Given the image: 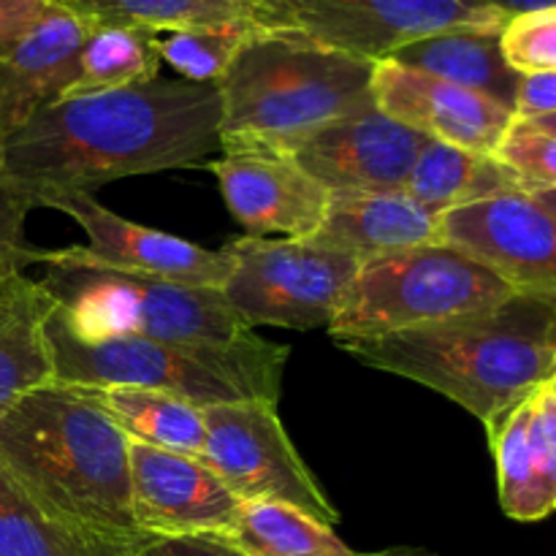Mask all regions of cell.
<instances>
[{"instance_id": "obj_4", "label": "cell", "mask_w": 556, "mask_h": 556, "mask_svg": "<svg viewBox=\"0 0 556 556\" xmlns=\"http://www.w3.org/2000/svg\"><path fill=\"white\" fill-rule=\"evenodd\" d=\"M375 63L291 27H258L220 79V150L277 152L375 106Z\"/></svg>"}, {"instance_id": "obj_14", "label": "cell", "mask_w": 556, "mask_h": 556, "mask_svg": "<svg viewBox=\"0 0 556 556\" xmlns=\"http://www.w3.org/2000/svg\"><path fill=\"white\" fill-rule=\"evenodd\" d=\"M372 98L380 112L427 139L481 155L497 152L516 119L514 109L483 92L451 85L394 60L375 63Z\"/></svg>"}, {"instance_id": "obj_27", "label": "cell", "mask_w": 556, "mask_h": 556, "mask_svg": "<svg viewBox=\"0 0 556 556\" xmlns=\"http://www.w3.org/2000/svg\"><path fill=\"white\" fill-rule=\"evenodd\" d=\"M157 33L139 27L92 25L76 60V76L63 98L119 90L157 79Z\"/></svg>"}, {"instance_id": "obj_9", "label": "cell", "mask_w": 556, "mask_h": 556, "mask_svg": "<svg viewBox=\"0 0 556 556\" xmlns=\"http://www.w3.org/2000/svg\"><path fill=\"white\" fill-rule=\"evenodd\" d=\"M201 413L206 427L201 459L242 503L291 505L337 527L340 514L288 438L277 405L233 402L201 407Z\"/></svg>"}, {"instance_id": "obj_31", "label": "cell", "mask_w": 556, "mask_h": 556, "mask_svg": "<svg viewBox=\"0 0 556 556\" xmlns=\"http://www.w3.org/2000/svg\"><path fill=\"white\" fill-rule=\"evenodd\" d=\"M36 210L25 193L0 182V282L14 275H25L30 264H38L41 250L27 242L25 223Z\"/></svg>"}, {"instance_id": "obj_1", "label": "cell", "mask_w": 556, "mask_h": 556, "mask_svg": "<svg viewBox=\"0 0 556 556\" xmlns=\"http://www.w3.org/2000/svg\"><path fill=\"white\" fill-rule=\"evenodd\" d=\"M217 85L150 79L60 98L0 141V182L36 206L112 179L188 168L220 150Z\"/></svg>"}, {"instance_id": "obj_25", "label": "cell", "mask_w": 556, "mask_h": 556, "mask_svg": "<svg viewBox=\"0 0 556 556\" xmlns=\"http://www.w3.org/2000/svg\"><path fill=\"white\" fill-rule=\"evenodd\" d=\"M223 541L248 556H432L413 548L358 554L334 527L280 503H242L237 527Z\"/></svg>"}, {"instance_id": "obj_15", "label": "cell", "mask_w": 556, "mask_h": 556, "mask_svg": "<svg viewBox=\"0 0 556 556\" xmlns=\"http://www.w3.org/2000/svg\"><path fill=\"white\" fill-rule=\"evenodd\" d=\"M228 210L250 237L309 239L324 223L331 193L296 161L277 152H231L212 163Z\"/></svg>"}, {"instance_id": "obj_38", "label": "cell", "mask_w": 556, "mask_h": 556, "mask_svg": "<svg viewBox=\"0 0 556 556\" xmlns=\"http://www.w3.org/2000/svg\"><path fill=\"white\" fill-rule=\"evenodd\" d=\"M271 3H275L277 14H280V22H282V27H286V20H282V3H280V0H271Z\"/></svg>"}, {"instance_id": "obj_2", "label": "cell", "mask_w": 556, "mask_h": 556, "mask_svg": "<svg viewBox=\"0 0 556 556\" xmlns=\"http://www.w3.org/2000/svg\"><path fill=\"white\" fill-rule=\"evenodd\" d=\"M364 367L416 380L494 427L556 375V299L516 293L497 307L380 337L334 340Z\"/></svg>"}, {"instance_id": "obj_34", "label": "cell", "mask_w": 556, "mask_h": 556, "mask_svg": "<svg viewBox=\"0 0 556 556\" xmlns=\"http://www.w3.org/2000/svg\"><path fill=\"white\" fill-rule=\"evenodd\" d=\"M514 112L516 119H538L556 114V71L521 76Z\"/></svg>"}, {"instance_id": "obj_12", "label": "cell", "mask_w": 556, "mask_h": 556, "mask_svg": "<svg viewBox=\"0 0 556 556\" xmlns=\"http://www.w3.org/2000/svg\"><path fill=\"white\" fill-rule=\"evenodd\" d=\"M130 514L141 535L228 538L242 500L201 456L128 440Z\"/></svg>"}, {"instance_id": "obj_39", "label": "cell", "mask_w": 556, "mask_h": 556, "mask_svg": "<svg viewBox=\"0 0 556 556\" xmlns=\"http://www.w3.org/2000/svg\"><path fill=\"white\" fill-rule=\"evenodd\" d=\"M548 389H552L554 394H556V375H554V378H552V383H548Z\"/></svg>"}, {"instance_id": "obj_18", "label": "cell", "mask_w": 556, "mask_h": 556, "mask_svg": "<svg viewBox=\"0 0 556 556\" xmlns=\"http://www.w3.org/2000/svg\"><path fill=\"white\" fill-rule=\"evenodd\" d=\"M92 25L60 5L30 36L0 58V141L38 109L60 101L76 76Z\"/></svg>"}, {"instance_id": "obj_13", "label": "cell", "mask_w": 556, "mask_h": 556, "mask_svg": "<svg viewBox=\"0 0 556 556\" xmlns=\"http://www.w3.org/2000/svg\"><path fill=\"white\" fill-rule=\"evenodd\" d=\"M427 141L424 134L369 106L304 136L286 155L329 193H386L405 190Z\"/></svg>"}, {"instance_id": "obj_36", "label": "cell", "mask_w": 556, "mask_h": 556, "mask_svg": "<svg viewBox=\"0 0 556 556\" xmlns=\"http://www.w3.org/2000/svg\"><path fill=\"white\" fill-rule=\"evenodd\" d=\"M532 199H535L538 204L546 206V210L552 212V215H556V188H552V190H535V193H532Z\"/></svg>"}, {"instance_id": "obj_6", "label": "cell", "mask_w": 556, "mask_h": 556, "mask_svg": "<svg viewBox=\"0 0 556 556\" xmlns=\"http://www.w3.org/2000/svg\"><path fill=\"white\" fill-rule=\"evenodd\" d=\"M41 286L81 340L147 337L166 342H244L255 331L228 307L220 288L185 286L114 269L85 248L41 250Z\"/></svg>"}, {"instance_id": "obj_32", "label": "cell", "mask_w": 556, "mask_h": 556, "mask_svg": "<svg viewBox=\"0 0 556 556\" xmlns=\"http://www.w3.org/2000/svg\"><path fill=\"white\" fill-rule=\"evenodd\" d=\"M123 556H248L215 535H147Z\"/></svg>"}, {"instance_id": "obj_16", "label": "cell", "mask_w": 556, "mask_h": 556, "mask_svg": "<svg viewBox=\"0 0 556 556\" xmlns=\"http://www.w3.org/2000/svg\"><path fill=\"white\" fill-rule=\"evenodd\" d=\"M47 206L74 217L90 239L85 253L114 269L139 271V275L201 288H220L231 269L223 250L199 248L174 233L125 220L98 204L92 193H65L49 201Z\"/></svg>"}, {"instance_id": "obj_7", "label": "cell", "mask_w": 556, "mask_h": 556, "mask_svg": "<svg viewBox=\"0 0 556 556\" xmlns=\"http://www.w3.org/2000/svg\"><path fill=\"white\" fill-rule=\"evenodd\" d=\"M497 271L451 244L364 261L329 324L334 340L380 337L481 313L516 296Z\"/></svg>"}, {"instance_id": "obj_11", "label": "cell", "mask_w": 556, "mask_h": 556, "mask_svg": "<svg viewBox=\"0 0 556 556\" xmlns=\"http://www.w3.org/2000/svg\"><path fill=\"white\" fill-rule=\"evenodd\" d=\"M443 244L497 271L519 293L556 299V215L532 193H505L440 215Z\"/></svg>"}, {"instance_id": "obj_24", "label": "cell", "mask_w": 556, "mask_h": 556, "mask_svg": "<svg viewBox=\"0 0 556 556\" xmlns=\"http://www.w3.org/2000/svg\"><path fill=\"white\" fill-rule=\"evenodd\" d=\"M139 541L96 535L54 519L0 467V556H123Z\"/></svg>"}, {"instance_id": "obj_8", "label": "cell", "mask_w": 556, "mask_h": 556, "mask_svg": "<svg viewBox=\"0 0 556 556\" xmlns=\"http://www.w3.org/2000/svg\"><path fill=\"white\" fill-rule=\"evenodd\" d=\"M223 253L231 269L220 291L250 329H329L362 266L353 255L309 239L242 237Z\"/></svg>"}, {"instance_id": "obj_3", "label": "cell", "mask_w": 556, "mask_h": 556, "mask_svg": "<svg viewBox=\"0 0 556 556\" xmlns=\"http://www.w3.org/2000/svg\"><path fill=\"white\" fill-rule=\"evenodd\" d=\"M0 467L54 519L139 541L130 514L128 438L96 389L47 383L0 416Z\"/></svg>"}, {"instance_id": "obj_21", "label": "cell", "mask_w": 556, "mask_h": 556, "mask_svg": "<svg viewBox=\"0 0 556 556\" xmlns=\"http://www.w3.org/2000/svg\"><path fill=\"white\" fill-rule=\"evenodd\" d=\"M386 60L432 74L451 85L483 92L508 109L516 106L521 74H516L505 60L500 49V33H440V36L407 43Z\"/></svg>"}, {"instance_id": "obj_5", "label": "cell", "mask_w": 556, "mask_h": 556, "mask_svg": "<svg viewBox=\"0 0 556 556\" xmlns=\"http://www.w3.org/2000/svg\"><path fill=\"white\" fill-rule=\"evenodd\" d=\"M54 380L85 389H155L195 407L280 402L288 348L264 337L244 342H166L147 337L81 340L58 307L47 320Z\"/></svg>"}, {"instance_id": "obj_35", "label": "cell", "mask_w": 556, "mask_h": 556, "mask_svg": "<svg viewBox=\"0 0 556 556\" xmlns=\"http://www.w3.org/2000/svg\"><path fill=\"white\" fill-rule=\"evenodd\" d=\"M489 3L497 5L503 14L516 16V14H525V11L552 9V5H556V0H489Z\"/></svg>"}, {"instance_id": "obj_19", "label": "cell", "mask_w": 556, "mask_h": 556, "mask_svg": "<svg viewBox=\"0 0 556 556\" xmlns=\"http://www.w3.org/2000/svg\"><path fill=\"white\" fill-rule=\"evenodd\" d=\"M309 242L353 255L358 264L402 250L440 244V212L405 190L331 193L329 210Z\"/></svg>"}, {"instance_id": "obj_33", "label": "cell", "mask_w": 556, "mask_h": 556, "mask_svg": "<svg viewBox=\"0 0 556 556\" xmlns=\"http://www.w3.org/2000/svg\"><path fill=\"white\" fill-rule=\"evenodd\" d=\"M58 9V0H0V58Z\"/></svg>"}, {"instance_id": "obj_23", "label": "cell", "mask_w": 556, "mask_h": 556, "mask_svg": "<svg viewBox=\"0 0 556 556\" xmlns=\"http://www.w3.org/2000/svg\"><path fill=\"white\" fill-rule=\"evenodd\" d=\"M58 3L90 25L139 27L150 33L223 25V22H258L266 27H282L271 0H58Z\"/></svg>"}, {"instance_id": "obj_30", "label": "cell", "mask_w": 556, "mask_h": 556, "mask_svg": "<svg viewBox=\"0 0 556 556\" xmlns=\"http://www.w3.org/2000/svg\"><path fill=\"white\" fill-rule=\"evenodd\" d=\"M494 157L519 174L530 193L556 188V134L530 119H514Z\"/></svg>"}, {"instance_id": "obj_17", "label": "cell", "mask_w": 556, "mask_h": 556, "mask_svg": "<svg viewBox=\"0 0 556 556\" xmlns=\"http://www.w3.org/2000/svg\"><path fill=\"white\" fill-rule=\"evenodd\" d=\"M497 462L500 505L516 521H541L556 510V394L548 386L489 427Z\"/></svg>"}, {"instance_id": "obj_10", "label": "cell", "mask_w": 556, "mask_h": 556, "mask_svg": "<svg viewBox=\"0 0 556 556\" xmlns=\"http://www.w3.org/2000/svg\"><path fill=\"white\" fill-rule=\"evenodd\" d=\"M291 30L353 58H391L440 33H503L508 14L489 0H280Z\"/></svg>"}, {"instance_id": "obj_26", "label": "cell", "mask_w": 556, "mask_h": 556, "mask_svg": "<svg viewBox=\"0 0 556 556\" xmlns=\"http://www.w3.org/2000/svg\"><path fill=\"white\" fill-rule=\"evenodd\" d=\"M103 410L130 443L201 456L206 443L204 413L193 402L155 389L109 386L96 389Z\"/></svg>"}, {"instance_id": "obj_29", "label": "cell", "mask_w": 556, "mask_h": 556, "mask_svg": "<svg viewBox=\"0 0 556 556\" xmlns=\"http://www.w3.org/2000/svg\"><path fill=\"white\" fill-rule=\"evenodd\" d=\"M500 49L521 76L556 71V5L508 16L500 33Z\"/></svg>"}, {"instance_id": "obj_22", "label": "cell", "mask_w": 556, "mask_h": 556, "mask_svg": "<svg viewBox=\"0 0 556 556\" xmlns=\"http://www.w3.org/2000/svg\"><path fill=\"white\" fill-rule=\"evenodd\" d=\"M405 193L443 215L456 206L505 193H530V190L521 182L519 174L510 172L494 155H481V152L429 139L418 152Z\"/></svg>"}, {"instance_id": "obj_20", "label": "cell", "mask_w": 556, "mask_h": 556, "mask_svg": "<svg viewBox=\"0 0 556 556\" xmlns=\"http://www.w3.org/2000/svg\"><path fill=\"white\" fill-rule=\"evenodd\" d=\"M54 299L38 280L14 275L0 282V416L41 386L54 383L47 320Z\"/></svg>"}, {"instance_id": "obj_37", "label": "cell", "mask_w": 556, "mask_h": 556, "mask_svg": "<svg viewBox=\"0 0 556 556\" xmlns=\"http://www.w3.org/2000/svg\"><path fill=\"white\" fill-rule=\"evenodd\" d=\"M530 123H535L538 128H543V130H552V134H556V114H548V117H538V119H530Z\"/></svg>"}, {"instance_id": "obj_28", "label": "cell", "mask_w": 556, "mask_h": 556, "mask_svg": "<svg viewBox=\"0 0 556 556\" xmlns=\"http://www.w3.org/2000/svg\"><path fill=\"white\" fill-rule=\"evenodd\" d=\"M258 22H223V25L182 27V30L157 33V54L185 81L195 85H220L233 58L244 47Z\"/></svg>"}]
</instances>
